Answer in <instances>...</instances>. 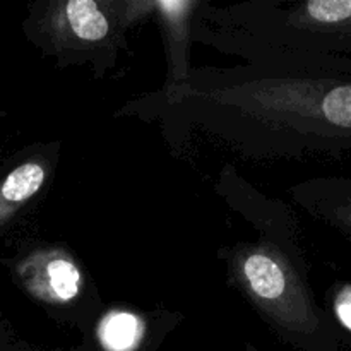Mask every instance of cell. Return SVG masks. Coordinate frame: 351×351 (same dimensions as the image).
<instances>
[{"instance_id": "cell-1", "label": "cell", "mask_w": 351, "mask_h": 351, "mask_svg": "<svg viewBox=\"0 0 351 351\" xmlns=\"http://www.w3.org/2000/svg\"><path fill=\"white\" fill-rule=\"evenodd\" d=\"M192 40L243 64L192 69L184 82L137 96L117 115L158 123L173 147L204 134L254 160L351 154L348 55L264 47L197 12Z\"/></svg>"}, {"instance_id": "cell-2", "label": "cell", "mask_w": 351, "mask_h": 351, "mask_svg": "<svg viewBox=\"0 0 351 351\" xmlns=\"http://www.w3.org/2000/svg\"><path fill=\"white\" fill-rule=\"evenodd\" d=\"M297 249L264 235L228 249L226 267L233 287L287 345L300 351H343V329L321 305L307 283Z\"/></svg>"}, {"instance_id": "cell-3", "label": "cell", "mask_w": 351, "mask_h": 351, "mask_svg": "<svg viewBox=\"0 0 351 351\" xmlns=\"http://www.w3.org/2000/svg\"><path fill=\"white\" fill-rule=\"evenodd\" d=\"M197 14L276 50L312 55L351 51V0H259L228 7L201 2Z\"/></svg>"}, {"instance_id": "cell-4", "label": "cell", "mask_w": 351, "mask_h": 351, "mask_svg": "<svg viewBox=\"0 0 351 351\" xmlns=\"http://www.w3.org/2000/svg\"><path fill=\"white\" fill-rule=\"evenodd\" d=\"M154 0H58L50 5L47 31L65 65H89L101 77L115 67L127 33L153 16Z\"/></svg>"}, {"instance_id": "cell-5", "label": "cell", "mask_w": 351, "mask_h": 351, "mask_svg": "<svg viewBox=\"0 0 351 351\" xmlns=\"http://www.w3.org/2000/svg\"><path fill=\"white\" fill-rule=\"evenodd\" d=\"M197 0H156L153 5V17H156L158 26L165 41L167 53V82L165 86L180 84L191 74L189 65V48L192 40L195 12L199 7Z\"/></svg>"}, {"instance_id": "cell-6", "label": "cell", "mask_w": 351, "mask_h": 351, "mask_svg": "<svg viewBox=\"0 0 351 351\" xmlns=\"http://www.w3.org/2000/svg\"><path fill=\"white\" fill-rule=\"evenodd\" d=\"M304 211L351 240V178L317 177L290 187Z\"/></svg>"}, {"instance_id": "cell-7", "label": "cell", "mask_w": 351, "mask_h": 351, "mask_svg": "<svg viewBox=\"0 0 351 351\" xmlns=\"http://www.w3.org/2000/svg\"><path fill=\"white\" fill-rule=\"evenodd\" d=\"M27 283L48 304L69 305L84 291V273L71 254L57 249L31 261Z\"/></svg>"}, {"instance_id": "cell-8", "label": "cell", "mask_w": 351, "mask_h": 351, "mask_svg": "<svg viewBox=\"0 0 351 351\" xmlns=\"http://www.w3.org/2000/svg\"><path fill=\"white\" fill-rule=\"evenodd\" d=\"M149 321L125 308H112L95 322L91 341L96 351H149Z\"/></svg>"}, {"instance_id": "cell-9", "label": "cell", "mask_w": 351, "mask_h": 351, "mask_svg": "<svg viewBox=\"0 0 351 351\" xmlns=\"http://www.w3.org/2000/svg\"><path fill=\"white\" fill-rule=\"evenodd\" d=\"M45 180H47V168L38 161H27L7 175L5 182L0 187V197L9 206L23 204L40 192Z\"/></svg>"}, {"instance_id": "cell-10", "label": "cell", "mask_w": 351, "mask_h": 351, "mask_svg": "<svg viewBox=\"0 0 351 351\" xmlns=\"http://www.w3.org/2000/svg\"><path fill=\"white\" fill-rule=\"evenodd\" d=\"M329 307L331 315L339 328L351 335V283L343 281L336 283L329 290Z\"/></svg>"}, {"instance_id": "cell-11", "label": "cell", "mask_w": 351, "mask_h": 351, "mask_svg": "<svg viewBox=\"0 0 351 351\" xmlns=\"http://www.w3.org/2000/svg\"><path fill=\"white\" fill-rule=\"evenodd\" d=\"M243 351H263L261 348H257L256 345H252V343H247L245 348H243Z\"/></svg>"}]
</instances>
